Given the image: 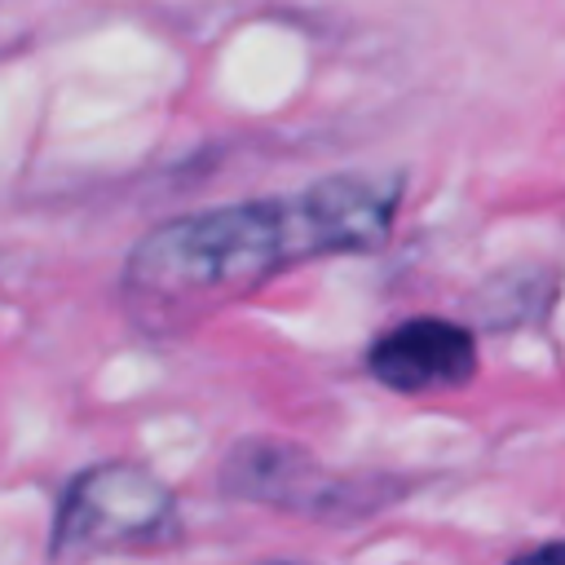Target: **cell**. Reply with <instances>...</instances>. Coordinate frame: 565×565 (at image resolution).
Segmentation results:
<instances>
[{"instance_id": "2", "label": "cell", "mask_w": 565, "mask_h": 565, "mask_svg": "<svg viewBox=\"0 0 565 565\" xmlns=\"http://www.w3.org/2000/svg\"><path fill=\"white\" fill-rule=\"evenodd\" d=\"M181 539L172 490L132 459H106L71 477L53 516V561L79 565L115 552H159Z\"/></svg>"}, {"instance_id": "1", "label": "cell", "mask_w": 565, "mask_h": 565, "mask_svg": "<svg viewBox=\"0 0 565 565\" xmlns=\"http://www.w3.org/2000/svg\"><path fill=\"white\" fill-rule=\"evenodd\" d=\"M397 203L402 177L335 172L291 194L172 216L128 252V313L141 331L172 335L305 260L375 252Z\"/></svg>"}, {"instance_id": "4", "label": "cell", "mask_w": 565, "mask_h": 565, "mask_svg": "<svg viewBox=\"0 0 565 565\" xmlns=\"http://www.w3.org/2000/svg\"><path fill=\"white\" fill-rule=\"evenodd\" d=\"M366 371L393 393L463 388L477 375V340L446 318H406L366 349Z\"/></svg>"}, {"instance_id": "6", "label": "cell", "mask_w": 565, "mask_h": 565, "mask_svg": "<svg viewBox=\"0 0 565 565\" xmlns=\"http://www.w3.org/2000/svg\"><path fill=\"white\" fill-rule=\"evenodd\" d=\"M265 565H300V561H265Z\"/></svg>"}, {"instance_id": "5", "label": "cell", "mask_w": 565, "mask_h": 565, "mask_svg": "<svg viewBox=\"0 0 565 565\" xmlns=\"http://www.w3.org/2000/svg\"><path fill=\"white\" fill-rule=\"evenodd\" d=\"M508 565H565V543H543V547H534Z\"/></svg>"}, {"instance_id": "3", "label": "cell", "mask_w": 565, "mask_h": 565, "mask_svg": "<svg viewBox=\"0 0 565 565\" xmlns=\"http://www.w3.org/2000/svg\"><path fill=\"white\" fill-rule=\"evenodd\" d=\"M221 490L230 499L291 508L305 516H349L358 503L353 481L322 472V463L309 450L274 437L238 441L221 463Z\"/></svg>"}]
</instances>
